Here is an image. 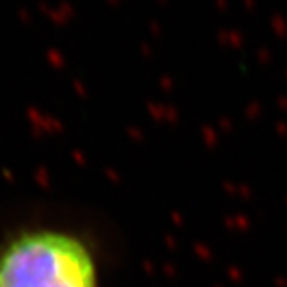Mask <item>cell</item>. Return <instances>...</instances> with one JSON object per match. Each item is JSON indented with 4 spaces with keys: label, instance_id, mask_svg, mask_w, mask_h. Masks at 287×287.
<instances>
[{
    "label": "cell",
    "instance_id": "cell-1",
    "mask_svg": "<svg viewBox=\"0 0 287 287\" xmlns=\"http://www.w3.org/2000/svg\"><path fill=\"white\" fill-rule=\"evenodd\" d=\"M0 287H102L99 260L74 230L28 226L0 242Z\"/></svg>",
    "mask_w": 287,
    "mask_h": 287
}]
</instances>
